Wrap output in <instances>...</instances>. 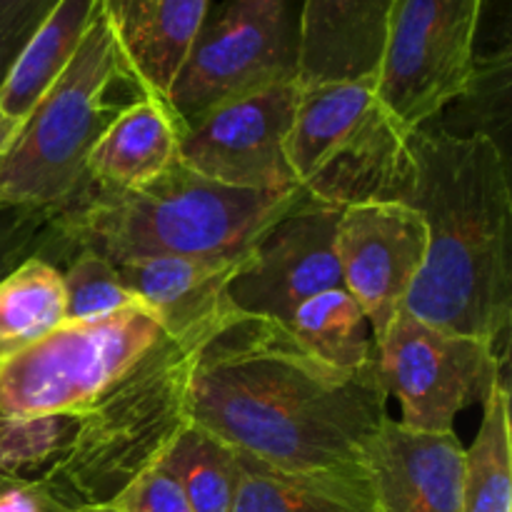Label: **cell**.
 <instances>
[{
	"label": "cell",
	"mask_w": 512,
	"mask_h": 512,
	"mask_svg": "<svg viewBox=\"0 0 512 512\" xmlns=\"http://www.w3.org/2000/svg\"><path fill=\"white\" fill-rule=\"evenodd\" d=\"M298 80L293 0H223L208 10L165 103L190 125L208 110Z\"/></svg>",
	"instance_id": "8"
},
{
	"label": "cell",
	"mask_w": 512,
	"mask_h": 512,
	"mask_svg": "<svg viewBox=\"0 0 512 512\" xmlns=\"http://www.w3.org/2000/svg\"><path fill=\"white\" fill-rule=\"evenodd\" d=\"M335 250L343 288L358 300L378 343L425 263L423 215L400 200L350 205L340 210Z\"/></svg>",
	"instance_id": "13"
},
{
	"label": "cell",
	"mask_w": 512,
	"mask_h": 512,
	"mask_svg": "<svg viewBox=\"0 0 512 512\" xmlns=\"http://www.w3.org/2000/svg\"><path fill=\"white\" fill-rule=\"evenodd\" d=\"M410 160L400 203L423 215L428 250L405 310L433 328L505 348L512 315L508 155L483 135L458 138L425 123L410 133Z\"/></svg>",
	"instance_id": "2"
},
{
	"label": "cell",
	"mask_w": 512,
	"mask_h": 512,
	"mask_svg": "<svg viewBox=\"0 0 512 512\" xmlns=\"http://www.w3.org/2000/svg\"><path fill=\"white\" fill-rule=\"evenodd\" d=\"M305 195L303 188H228L173 163L140 188H100L85 180L60 208V230L68 258L83 248L110 263L153 255L240 258Z\"/></svg>",
	"instance_id": "4"
},
{
	"label": "cell",
	"mask_w": 512,
	"mask_h": 512,
	"mask_svg": "<svg viewBox=\"0 0 512 512\" xmlns=\"http://www.w3.org/2000/svg\"><path fill=\"white\" fill-rule=\"evenodd\" d=\"M512 50L475 55V68L463 93L445 105L430 123L458 138L483 135L508 155L510 95H512Z\"/></svg>",
	"instance_id": "25"
},
{
	"label": "cell",
	"mask_w": 512,
	"mask_h": 512,
	"mask_svg": "<svg viewBox=\"0 0 512 512\" xmlns=\"http://www.w3.org/2000/svg\"><path fill=\"white\" fill-rule=\"evenodd\" d=\"M103 10L140 90L168 98L210 0H103Z\"/></svg>",
	"instance_id": "16"
},
{
	"label": "cell",
	"mask_w": 512,
	"mask_h": 512,
	"mask_svg": "<svg viewBox=\"0 0 512 512\" xmlns=\"http://www.w3.org/2000/svg\"><path fill=\"white\" fill-rule=\"evenodd\" d=\"M118 88H138L103 3L48 93L0 143V210H60L75 198L85 163L123 105Z\"/></svg>",
	"instance_id": "5"
},
{
	"label": "cell",
	"mask_w": 512,
	"mask_h": 512,
	"mask_svg": "<svg viewBox=\"0 0 512 512\" xmlns=\"http://www.w3.org/2000/svg\"><path fill=\"white\" fill-rule=\"evenodd\" d=\"M78 415L0 420V475L40 478L68 448Z\"/></svg>",
	"instance_id": "26"
},
{
	"label": "cell",
	"mask_w": 512,
	"mask_h": 512,
	"mask_svg": "<svg viewBox=\"0 0 512 512\" xmlns=\"http://www.w3.org/2000/svg\"><path fill=\"white\" fill-rule=\"evenodd\" d=\"M78 512H80V510H78Z\"/></svg>",
	"instance_id": "32"
},
{
	"label": "cell",
	"mask_w": 512,
	"mask_h": 512,
	"mask_svg": "<svg viewBox=\"0 0 512 512\" xmlns=\"http://www.w3.org/2000/svg\"><path fill=\"white\" fill-rule=\"evenodd\" d=\"M483 0H395L373 85L380 103L415 130L463 93L475 68Z\"/></svg>",
	"instance_id": "9"
},
{
	"label": "cell",
	"mask_w": 512,
	"mask_h": 512,
	"mask_svg": "<svg viewBox=\"0 0 512 512\" xmlns=\"http://www.w3.org/2000/svg\"><path fill=\"white\" fill-rule=\"evenodd\" d=\"M60 273L68 320H98L138 303L120 280L115 263L93 250H75Z\"/></svg>",
	"instance_id": "27"
},
{
	"label": "cell",
	"mask_w": 512,
	"mask_h": 512,
	"mask_svg": "<svg viewBox=\"0 0 512 512\" xmlns=\"http://www.w3.org/2000/svg\"><path fill=\"white\" fill-rule=\"evenodd\" d=\"M285 328L305 353L333 368L355 370L378 360L368 318L343 285L305 300Z\"/></svg>",
	"instance_id": "21"
},
{
	"label": "cell",
	"mask_w": 512,
	"mask_h": 512,
	"mask_svg": "<svg viewBox=\"0 0 512 512\" xmlns=\"http://www.w3.org/2000/svg\"><path fill=\"white\" fill-rule=\"evenodd\" d=\"M80 512H193L178 480L163 468L143 470L130 480L115 498L98 508H83Z\"/></svg>",
	"instance_id": "29"
},
{
	"label": "cell",
	"mask_w": 512,
	"mask_h": 512,
	"mask_svg": "<svg viewBox=\"0 0 512 512\" xmlns=\"http://www.w3.org/2000/svg\"><path fill=\"white\" fill-rule=\"evenodd\" d=\"M158 465L178 480L193 512L233 510L240 485V455L208 430L190 423Z\"/></svg>",
	"instance_id": "24"
},
{
	"label": "cell",
	"mask_w": 512,
	"mask_h": 512,
	"mask_svg": "<svg viewBox=\"0 0 512 512\" xmlns=\"http://www.w3.org/2000/svg\"><path fill=\"white\" fill-rule=\"evenodd\" d=\"M0 512H78L38 478L0 475Z\"/></svg>",
	"instance_id": "31"
},
{
	"label": "cell",
	"mask_w": 512,
	"mask_h": 512,
	"mask_svg": "<svg viewBox=\"0 0 512 512\" xmlns=\"http://www.w3.org/2000/svg\"><path fill=\"white\" fill-rule=\"evenodd\" d=\"M30 258L50 263L68 258L60 230V210H0V280Z\"/></svg>",
	"instance_id": "28"
},
{
	"label": "cell",
	"mask_w": 512,
	"mask_h": 512,
	"mask_svg": "<svg viewBox=\"0 0 512 512\" xmlns=\"http://www.w3.org/2000/svg\"><path fill=\"white\" fill-rule=\"evenodd\" d=\"M228 298L183 328L165 330L85 413L65 453L40 475L70 508H98L163 460L190 425L200 355L233 315Z\"/></svg>",
	"instance_id": "3"
},
{
	"label": "cell",
	"mask_w": 512,
	"mask_h": 512,
	"mask_svg": "<svg viewBox=\"0 0 512 512\" xmlns=\"http://www.w3.org/2000/svg\"><path fill=\"white\" fill-rule=\"evenodd\" d=\"M338 218V208L305 195L270 225L225 285L233 310L288 325L305 300L340 288Z\"/></svg>",
	"instance_id": "12"
},
{
	"label": "cell",
	"mask_w": 512,
	"mask_h": 512,
	"mask_svg": "<svg viewBox=\"0 0 512 512\" xmlns=\"http://www.w3.org/2000/svg\"><path fill=\"white\" fill-rule=\"evenodd\" d=\"M103 0H60L0 83V143L48 93L88 33Z\"/></svg>",
	"instance_id": "19"
},
{
	"label": "cell",
	"mask_w": 512,
	"mask_h": 512,
	"mask_svg": "<svg viewBox=\"0 0 512 512\" xmlns=\"http://www.w3.org/2000/svg\"><path fill=\"white\" fill-rule=\"evenodd\" d=\"M248 255V253H245ZM153 255L115 263L125 288L153 308L165 330L183 328L225 300V285L245 260Z\"/></svg>",
	"instance_id": "18"
},
{
	"label": "cell",
	"mask_w": 512,
	"mask_h": 512,
	"mask_svg": "<svg viewBox=\"0 0 512 512\" xmlns=\"http://www.w3.org/2000/svg\"><path fill=\"white\" fill-rule=\"evenodd\" d=\"M183 125L170 105L155 95H138L118 110L85 163L88 183L100 188H140L173 163Z\"/></svg>",
	"instance_id": "17"
},
{
	"label": "cell",
	"mask_w": 512,
	"mask_h": 512,
	"mask_svg": "<svg viewBox=\"0 0 512 512\" xmlns=\"http://www.w3.org/2000/svg\"><path fill=\"white\" fill-rule=\"evenodd\" d=\"M230 512H375L363 465L288 473L240 455V485Z\"/></svg>",
	"instance_id": "20"
},
{
	"label": "cell",
	"mask_w": 512,
	"mask_h": 512,
	"mask_svg": "<svg viewBox=\"0 0 512 512\" xmlns=\"http://www.w3.org/2000/svg\"><path fill=\"white\" fill-rule=\"evenodd\" d=\"M463 463L455 430L423 433L393 418L363 450L375 512H463Z\"/></svg>",
	"instance_id": "14"
},
{
	"label": "cell",
	"mask_w": 512,
	"mask_h": 512,
	"mask_svg": "<svg viewBox=\"0 0 512 512\" xmlns=\"http://www.w3.org/2000/svg\"><path fill=\"white\" fill-rule=\"evenodd\" d=\"M375 348L385 390L403 410L400 423L423 433H450L465 408L505 380V355L493 343L433 328L405 308Z\"/></svg>",
	"instance_id": "10"
},
{
	"label": "cell",
	"mask_w": 512,
	"mask_h": 512,
	"mask_svg": "<svg viewBox=\"0 0 512 512\" xmlns=\"http://www.w3.org/2000/svg\"><path fill=\"white\" fill-rule=\"evenodd\" d=\"M388 398L378 360L333 368L285 325L235 310L200 355L190 423L275 470H340L363 465Z\"/></svg>",
	"instance_id": "1"
},
{
	"label": "cell",
	"mask_w": 512,
	"mask_h": 512,
	"mask_svg": "<svg viewBox=\"0 0 512 512\" xmlns=\"http://www.w3.org/2000/svg\"><path fill=\"white\" fill-rule=\"evenodd\" d=\"M410 133L380 103L373 80L300 85L285 155L295 185L338 210L403 200L413 173Z\"/></svg>",
	"instance_id": "6"
},
{
	"label": "cell",
	"mask_w": 512,
	"mask_h": 512,
	"mask_svg": "<svg viewBox=\"0 0 512 512\" xmlns=\"http://www.w3.org/2000/svg\"><path fill=\"white\" fill-rule=\"evenodd\" d=\"M63 273L30 258L0 280V353L15 350L65 323Z\"/></svg>",
	"instance_id": "23"
},
{
	"label": "cell",
	"mask_w": 512,
	"mask_h": 512,
	"mask_svg": "<svg viewBox=\"0 0 512 512\" xmlns=\"http://www.w3.org/2000/svg\"><path fill=\"white\" fill-rule=\"evenodd\" d=\"M60 0H0V83L38 25Z\"/></svg>",
	"instance_id": "30"
},
{
	"label": "cell",
	"mask_w": 512,
	"mask_h": 512,
	"mask_svg": "<svg viewBox=\"0 0 512 512\" xmlns=\"http://www.w3.org/2000/svg\"><path fill=\"white\" fill-rule=\"evenodd\" d=\"M463 512H512L510 390L505 380L485 395L478 438L465 450Z\"/></svg>",
	"instance_id": "22"
},
{
	"label": "cell",
	"mask_w": 512,
	"mask_h": 512,
	"mask_svg": "<svg viewBox=\"0 0 512 512\" xmlns=\"http://www.w3.org/2000/svg\"><path fill=\"white\" fill-rule=\"evenodd\" d=\"M165 333L160 315L133 303L98 320H65L0 353V420L80 415Z\"/></svg>",
	"instance_id": "7"
},
{
	"label": "cell",
	"mask_w": 512,
	"mask_h": 512,
	"mask_svg": "<svg viewBox=\"0 0 512 512\" xmlns=\"http://www.w3.org/2000/svg\"><path fill=\"white\" fill-rule=\"evenodd\" d=\"M395 0H303L298 15V83L373 80Z\"/></svg>",
	"instance_id": "15"
},
{
	"label": "cell",
	"mask_w": 512,
	"mask_h": 512,
	"mask_svg": "<svg viewBox=\"0 0 512 512\" xmlns=\"http://www.w3.org/2000/svg\"><path fill=\"white\" fill-rule=\"evenodd\" d=\"M298 100L300 83L288 80L208 110L183 128L178 163L228 188H298L285 155Z\"/></svg>",
	"instance_id": "11"
}]
</instances>
